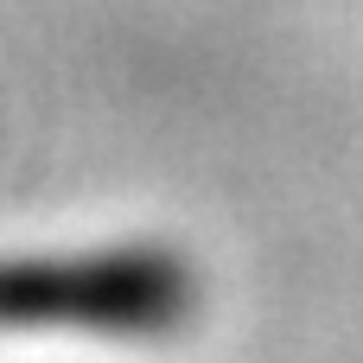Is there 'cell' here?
<instances>
[{
	"label": "cell",
	"instance_id": "6da1fadb",
	"mask_svg": "<svg viewBox=\"0 0 363 363\" xmlns=\"http://www.w3.org/2000/svg\"><path fill=\"white\" fill-rule=\"evenodd\" d=\"M198 313V281L172 249H83L0 255V332H96L166 338Z\"/></svg>",
	"mask_w": 363,
	"mask_h": 363
}]
</instances>
